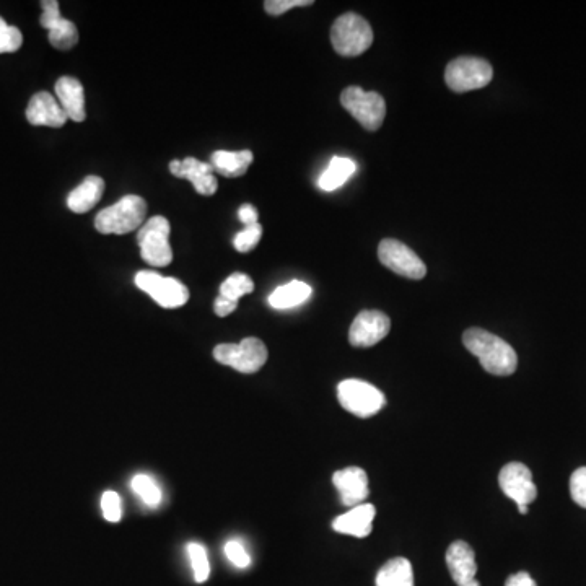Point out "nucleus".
<instances>
[{
    "label": "nucleus",
    "instance_id": "obj_27",
    "mask_svg": "<svg viewBox=\"0 0 586 586\" xmlns=\"http://www.w3.org/2000/svg\"><path fill=\"white\" fill-rule=\"evenodd\" d=\"M188 556L193 565L194 578L197 583H204L210 577L209 557H207L206 547L201 544L191 543L188 546Z\"/></svg>",
    "mask_w": 586,
    "mask_h": 586
},
{
    "label": "nucleus",
    "instance_id": "obj_11",
    "mask_svg": "<svg viewBox=\"0 0 586 586\" xmlns=\"http://www.w3.org/2000/svg\"><path fill=\"white\" fill-rule=\"evenodd\" d=\"M500 489L518 507H530L538 497V487L533 482L530 468L523 463H508L499 474Z\"/></svg>",
    "mask_w": 586,
    "mask_h": 586
},
{
    "label": "nucleus",
    "instance_id": "obj_21",
    "mask_svg": "<svg viewBox=\"0 0 586 586\" xmlns=\"http://www.w3.org/2000/svg\"><path fill=\"white\" fill-rule=\"evenodd\" d=\"M251 163H253L251 150H241V152L217 150L210 157V165H212L214 171L225 176V178H238V176L245 175Z\"/></svg>",
    "mask_w": 586,
    "mask_h": 586
},
{
    "label": "nucleus",
    "instance_id": "obj_10",
    "mask_svg": "<svg viewBox=\"0 0 586 586\" xmlns=\"http://www.w3.org/2000/svg\"><path fill=\"white\" fill-rule=\"evenodd\" d=\"M378 258L383 266L407 279L420 280L427 274V267L422 263V259L409 246L398 240L386 238L381 241L378 246Z\"/></svg>",
    "mask_w": 586,
    "mask_h": 586
},
{
    "label": "nucleus",
    "instance_id": "obj_20",
    "mask_svg": "<svg viewBox=\"0 0 586 586\" xmlns=\"http://www.w3.org/2000/svg\"><path fill=\"white\" fill-rule=\"evenodd\" d=\"M105 193V181L100 176L90 175L67 197V207L75 214H85L100 202Z\"/></svg>",
    "mask_w": 586,
    "mask_h": 586
},
{
    "label": "nucleus",
    "instance_id": "obj_23",
    "mask_svg": "<svg viewBox=\"0 0 586 586\" xmlns=\"http://www.w3.org/2000/svg\"><path fill=\"white\" fill-rule=\"evenodd\" d=\"M377 586H414V570L409 560L396 557L386 562L377 573Z\"/></svg>",
    "mask_w": 586,
    "mask_h": 586
},
{
    "label": "nucleus",
    "instance_id": "obj_19",
    "mask_svg": "<svg viewBox=\"0 0 586 586\" xmlns=\"http://www.w3.org/2000/svg\"><path fill=\"white\" fill-rule=\"evenodd\" d=\"M56 97L67 118L75 123H84L87 118L85 92L79 80L74 77H61L56 82Z\"/></svg>",
    "mask_w": 586,
    "mask_h": 586
},
{
    "label": "nucleus",
    "instance_id": "obj_33",
    "mask_svg": "<svg viewBox=\"0 0 586 586\" xmlns=\"http://www.w3.org/2000/svg\"><path fill=\"white\" fill-rule=\"evenodd\" d=\"M311 4H313V0H267L264 2V9L267 14L277 17V15L289 12L293 7H307Z\"/></svg>",
    "mask_w": 586,
    "mask_h": 586
},
{
    "label": "nucleus",
    "instance_id": "obj_28",
    "mask_svg": "<svg viewBox=\"0 0 586 586\" xmlns=\"http://www.w3.org/2000/svg\"><path fill=\"white\" fill-rule=\"evenodd\" d=\"M23 35L17 27H10L0 18V54L15 53L22 48Z\"/></svg>",
    "mask_w": 586,
    "mask_h": 586
},
{
    "label": "nucleus",
    "instance_id": "obj_6",
    "mask_svg": "<svg viewBox=\"0 0 586 586\" xmlns=\"http://www.w3.org/2000/svg\"><path fill=\"white\" fill-rule=\"evenodd\" d=\"M214 359L240 373H256L267 362V347L258 337H246L240 344H220L214 349Z\"/></svg>",
    "mask_w": 586,
    "mask_h": 586
},
{
    "label": "nucleus",
    "instance_id": "obj_14",
    "mask_svg": "<svg viewBox=\"0 0 586 586\" xmlns=\"http://www.w3.org/2000/svg\"><path fill=\"white\" fill-rule=\"evenodd\" d=\"M170 171L176 178L191 181L194 189L202 196H212L219 188L212 165L199 162L197 158L188 157L181 160V162L180 160H173L170 163Z\"/></svg>",
    "mask_w": 586,
    "mask_h": 586
},
{
    "label": "nucleus",
    "instance_id": "obj_15",
    "mask_svg": "<svg viewBox=\"0 0 586 586\" xmlns=\"http://www.w3.org/2000/svg\"><path fill=\"white\" fill-rule=\"evenodd\" d=\"M447 565L453 582L458 586H481L477 582L476 554L464 541L451 543L447 551Z\"/></svg>",
    "mask_w": 586,
    "mask_h": 586
},
{
    "label": "nucleus",
    "instance_id": "obj_8",
    "mask_svg": "<svg viewBox=\"0 0 586 586\" xmlns=\"http://www.w3.org/2000/svg\"><path fill=\"white\" fill-rule=\"evenodd\" d=\"M492 77L494 69L489 62L479 57H458L445 70L447 85L456 93L473 92L487 87Z\"/></svg>",
    "mask_w": 586,
    "mask_h": 586
},
{
    "label": "nucleus",
    "instance_id": "obj_29",
    "mask_svg": "<svg viewBox=\"0 0 586 586\" xmlns=\"http://www.w3.org/2000/svg\"><path fill=\"white\" fill-rule=\"evenodd\" d=\"M261 237H263V227L259 224L251 225V227H246L243 232L237 233V237L233 240V246L240 253H248L258 246Z\"/></svg>",
    "mask_w": 586,
    "mask_h": 586
},
{
    "label": "nucleus",
    "instance_id": "obj_9",
    "mask_svg": "<svg viewBox=\"0 0 586 586\" xmlns=\"http://www.w3.org/2000/svg\"><path fill=\"white\" fill-rule=\"evenodd\" d=\"M136 285L149 293L162 308H180L189 300V290L180 280L163 277L155 271L137 272Z\"/></svg>",
    "mask_w": 586,
    "mask_h": 586
},
{
    "label": "nucleus",
    "instance_id": "obj_31",
    "mask_svg": "<svg viewBox=\"0 0 586 586\" xmlns=\"http://www.w3.org/2000/svg\"><path fill=\"white\" fill-rule=\"evenodd\" d=\"M225 556L227 559L232 562L235 567L238 569H248L251 564V557L246 551L245 546L237 541V539H232V541H228L225 544Z\"/></svg>",
    "mask_w": 586,
    "mask_h": 586
},
{
    "label": "nucleus",
    "instance_id": "obj_35",
    "mask_svg": "<svg viewBox=\"0 0 586 586\" xmlns=\"http://www.w3.org/2000/svg\"><path fill=\"white\" fill-rule=\"evenodd\" d=\"M258 210L254 209L251 204H245L238 210V219L245 224V227H251V225H258Z\"/></svg>",
    "mask_w": 586,
    "mask_h": 586
},
{
    "label": "nucleus",
    "instance_id": "obj_17",
    "mask_svg": "<svg viewBox=\"0 0 586 586\" xmlns=\"http://www.w3.org/2000/svg\"><path fill=\"white\" fill-rule=\"evenodd\" d=\"M27 119L33 126L62 127L69 118L57 98L51 93L40 92L33 95L28 103Z\"/></svg>",
    "mask_w": 586,
    "mask_h": 586
},
{
    "label": "nucleus",
    "instance_id": "obj_12",
    "mask_svg": "<svg viewBox=\"0 0 586 586\" xmlns=\"http://www.w3.org/2000/svg\"><path fill=\"white\" fill-rule=\"evenodd\" d=\"M391 329V320L385 313L365 310L350 326L349 342L354 347H373L383 341Z\"/></svg>",
    "mask_w": 586,
    "mask_h": 586
},
{
    "label": "nucleus",
    "instance_id": "obj_30",
    "mask_svg": "<svg viewBox=\"0 0 586 586\" xmlns=\"http://www.w3.org/2000/svg\"><path fill=\"white\" fill-rule=\"evenodd\" d=\"M101 510H103L106 520L110 521V523H118L121 520V515H123L121 497L113 490H108L101 497Z\"/></svg>",
    "mask_w": 586,
    "mask_h": 586
},
{
    "label": "nucleus",
    "instance_id": "obj_24",
    "mask_svg": "<svg viewBox=\"0 0 586 586\" xmlns=\"http://www.w3.org/2000/svg\"><path fill=\"white\" fill-rule=\"evenodd\" d=\"M355 163L350 158L334 157L323 175L320 176L318 186L323 191H334L354 175Z\"/></svg>",
    "mask_w": 586,
    "mask_h": 586
},
{
    "label": "nucleus",
    "instance_id": "obj_22",
    "mask_svg": "<svg viewBox=\"0 0 586 586\" xmlns=\"http://www.w3.org/2000/svg\"><path fill=\"white\" fill-rule=\"evenodd\" d=\"M310 285L305 284L302 280H292L290 284L280 285L269 297V305L276 310H290V308L300 307L303 303L308 302L311 297Z\"/></svg>",
    "mask_w": 586,
    "mask_h": 586
},
{
    "label": "nucleus",
    "instance_id": "obj_16",
    "mask_svg": "<svg viewBox=\"0 0 586 586\" xmlns=\"http://www.w3.org/2000/svg\"><path fill=\"white\" fill-rule=\"evenodd\" d=\"M333 484L346 507L354 508L357 505H362L370 494L367 473L357 466H349V468L336 471L333 476Z\"/></svg>",
    "mask_w": 586,
    "mask_h": 586
},
{
    "label": "nucleus",
    "instance_id": "obj_32",
    "mask_svg": "<svg viewBox=\"0 0 586 586\" xmlns=\"http://www.w3.org/2000/svg\"><path fill=\"white\" fill-rule=\"evenodd\" d=\"M570 495L573 502L586 508V468H578L570 477Z\"/></svg>",
    "mask_w": 586,
    "mask_h": 586
},
{
    "label": "nucleus",
    "instance_id": "obj_7",
    "mask_svg": "<svg viewBox=\"0 0 586 586\" xmlns=\"http://www.w3.org/2000/svg\"><path fill=\"white\" fill-rule=\"evenodd\" d=\"M341 103L350 116L367 131H378L385 121V98L377 92H365L360 87H349L342 92Z\"/></svg>",
    "mask_w": 586,
    "mask_h": 586
},
{
    "label": "nucleus",
    "instance_id": "obj_37",
    "mask_svg": "<svg viewBox=\"0 0 586 586\" xmlns=\"http://www.w3.org/2000/svg\"><path fill=\"white\" fill-rule=\"evenodd\" d=\"M518 512H520L521 515H526V513H528V507H518Z\"/></svg>",
    "mask_w": 586,
    "mask_h": 586
},
{
    "label": "nucleus",
    "instance_id": "obj_36",
    "mask_svg": "<svg viewBox=\"0 0 586 586\" xmlns=\"http://www.w3.org/2000/svg\"><path fill=\"white\" fill-rule=\"evenodd\" d=\"M505 586H536V582L530 577V573L518 572L507 578Z\"/></svg>",
    "mask_w": 586,
    "mask_h": 586
},
{
    "label": "nucleus",
    "instance_id": "obj_34",
    "mask_svg": "<svg viewBox=\"0 0 586 586\" xmlns=\"http://www.w3.org/2000/svg\"><path fill=\"white\" fill-rule=\"evenodd\" d=\"M237 307L238 302H233V300H228V298L219 295L214 303L215 315L225 318V316L232 315L233 311L237 310Z\"/></svg>",
    "mask_w": 586,
    "mask_h": 586
},
{
    "label": "nucleus",
    "instance_id": "obj_4",
    "mask_svg": "<svg viewBox=\"0 0 586 586\" xmlns=\"http://www.w3.org/2000/svg\"><path fill=\"white\" fill-rule=\"evenodd\" d=\"M170 222L162 215L147 220L137 233L140 256L145 263L154 267H165L173 261L170 246Z\"/></svg>",
    "mask_w": 586,
    "mask_h": 586
},
{
    "label": "nucleus",
    "instance_id": "obj_25",
    "mask_svg": "<svg viewBox=\"0 0 586 586\" xmlns=\"http://www.w3.org/2000/svg\"><path fill=\"white\" fill-rule=\"evenodd\" d=\"M132 490L139 495V499L147 505V507L155 508L162 503V490L158 487L157 482L147 474H137L132 479Z\"/></svg>",
    "mask_w": 586,
    "mask_h": 586
},
{
    "label": "nucleus",
    "instance_id": "obj_2",
    "mask_svg": "<svg viewBox=\"0 0 586 586\" xmlns=\"http://www.w3.org/2000/svg\"><path fill=\"white\" fill-rule=\"evenodd\" d=\"M147 204L140 196H124L113 206L101 210L95 228L103 235H126L144 225Z\"/></svg>",
    "mask_w": 586,
    "mask_h": 586
},
{
    "label": "nucleus",
    "instance_id": "obj_3",
    "mask_svg": "<svg viewBox=\"0 0 586 586\" xmlns=\"http://www.w3.org/2000/svg\"><path fill=\"white\" fill-rule=\"evenodd\" d=\"M331 43L339 56H360L372 46V27L360 15L352 12L341 15L331 28Z\"/></svg>",
    "mask_w": 586,
    "mask_h": 586
},
{
    "label": "nucleus",
    "instance_id": "obj_1",
    "mask_svg": "<svg viewBox=\"0 0 586 586\" xmlns=\"http://www.w3.org/2000/svg\"><path fill=\"white\" fill-rule=\"evenodd\" d=\"M464 347L476 355L482 367L495 377H510L518 367V355L502 337L486 329L471 328L463 334Z\"/></svg>",
    "mask_w": 586,
    "mask_h": 586
},
{
    "label": "nucleus",
    "instance_id": "obj_13",
    "mask_svg": "<svg viewBox=\"0 0 586 586\" xmlns=\"http://www.w3.org/2000/svg\"><path fill=\"white\" fill-rule=\"evenodd\" d=\"M41 7H43V15H41L40 23L41 27L49 31V43L61 51L74 48L75 44L79 43V31L74 23L61 17L56 0H43Z\"/></svg>",
    "mask_w": 586,
    "mask_h": 586
},
{
    "label": "nucleus",
    "instance_id": "obj_26",
    "mask_svg": "<svg viewBox=\"0 0 586 586\" xmlns=\"http://www.w3.org/2000/svg\"><path fill=\"white\" fill-rule=\"evenodd\" d=\"M254 282L250 276H246L243 272H235L232 276L225 280L224 284L220 285V295L238 302L241 297H245L248 293L253 292Z\"/></svg>",
    "mask_w": 586,
    "mask_h": 586
},
{
    "label": "nucleus",
    "instance_id": "obj_18",
    "mask_svg": "<svg viewBox=\"0 0 586 586\" xmlns=\"http://www.w3.org/2000/svg\"><path fill=\"white\" fill-rule=\"evenodd\" d=\"M375 517L377 508L373 507L372 503H362L337 517L333 521V530L354 538H367L372 533Z\"/></svg>",
    "mask_w": 586,
    "mask_h": 586
},
{
    "label": "nucleus",
    "instance_id": "obj_5",
    "mask_svg": "<svg viewBox=\"0 0 586 586\" xmlns=\"http://www.w3.org/2000/svg\"><path fill=\"white\" fill-rule=\"evenodd\" d=\"M337 398L347 412L360 419L377 416L386 404L385 394L362 380L341 381L337 386Z\"/></svg>",
    "mask_w": 586,
    "mask_h": 586
}]
</instances>
